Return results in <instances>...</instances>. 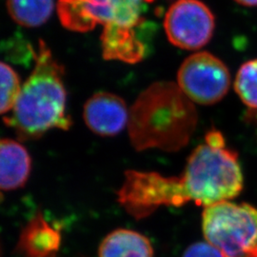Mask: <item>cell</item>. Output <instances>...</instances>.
I'll list each match as a JSON object with an SVG mask.
<instances>
[{
	"mask_svg": "<svg viewBox=\"0 0 257 257\" xmlns=\"http://www.w3.org/2000/svg\"><path fill=\"white\" fill-rule=\"evenodd\" d=\"M243 181L238 155L226 147L222 134L212 128L205 143L189 156L182 175L164 176L151 172L145 179L144 193L148 205L156 211L190 202L206 208L238 196Z\"/></svg>",
	"mask_w": 257,
	"mask_h": 257,
	"instance_id": "1",
	"label": "cell"
},
{
	"mask_svg": "<svg viewBox=\"0 0 257 257\" xmlns=\"http://www.w3.org/2000/svg\"><path fill=\"white\" fill-rule=\"evenodd\" d=\"M197 122L196 108L179 86L157 81L131 107L128 137L138 152L158 149L175 153L188 145Z\"/></svg>",
	"mask_w": 257,
	"mask_h": 257,
	"instance_id": "2",
	"label": "cell"
},
{
	"mask_svg": "<svg viewBox=\"0 0 257 257\" xmlns=\"http://www.w3.org/2000/svg\"><path fill=\"white\" fill-rule=\"evenodd\" d=\"M34 56L33 73L22 85L11 115L4 117L6 125L21 139H37L51 130L68 131L72 126L66 108L63 66L56 61L44 41L39 42Z\"/></svg>",
	"mask_w": 257,
	"mask_h": 257,
	"instance_id": "3",
	"label": "cell"
},
{
	"mask_svg": "<svg viewBox=\"0 0 257 257\" xmlns=\"http://www.w3.org/2000/svg\"><path fill=\"white\" fill-rule=\"evenodd\" d=\"M202 230L223 257H257V209L249 204L225 201L206 207Z\"/></svg>",
	"mask_w": 257,
	"mask_h": 257,
	"instance_id": "4",
	"label": "cell"
},
{
	"mask_svg": "<svg viewBox=\"0 0 257 257\" xmlns=\"http://www.w3.org/2000/svg\"><path fill=\"white\" fill-rule=\"evenodd\" d=\"M57 14L63 27L84 33L98 24L104 28H138L144 0H58Z\"/></svg>",
	"mask_w": 257,
	"mask_h": 257,
	"instance_id": "5",
	"label": "cell"
},
{
	"mask_svg": "<svg viewBox=\"0 0 257 257\" xmlns=\"http://www.w3.org/2000/svg\"><path fill=\"white\" fill-rule=\"evenodd\" d=\"M177 85L192 101L213 105L230 90V71L216 56L199 52L184 60L178 70Z\"/></svg>",
	"mask_w": 257,
	"mask_h": 257,
	"instance_id": "6",
	"label": "cell"
},
{
	"mask_svg": "<svg viewBox=\"0 0 257 257\" xmlns=\"http://www.w3.org/2000/svg\"><path fill=\"white\" fill-rule=\"evenodd\" d=\"M215 27L211 10L200 0H177L166 13L164 29L170 42L183 50L209 43Z\"/></svg>",
	"mask_w": 257,
	"mask_h": 257,
	"instance_id": "7",
	"label": "cell"
},
{
	"mask_svg": "<svg viewBox=\"0 0 257 257\" xmlns=\"http://www.w3.org/2000/svg\"><path fill=\"white\" fill-rule=\"evenodd\" d=\"M87 127L100 137H114L128 124L130 111L120 96L107 92L92 94L83 109Z\"/></svg>",
	"mask_w": 257,
	"mask_h": 257,
	"instance_id": "8",
	"label": "cell"
},
{
	"mask_svg": "<svg viewBox=\"0 0 257 257\" xmlns=\"http://www.w3.org/2000/svg\"><path fill=\"white\" fill-rule=\"evenodd\" d=\"M142 28H104L100 37L103 57L128 64L142 61L149 52Z\"/></svg>",
	"mask_w": 257,
	"mask_h": 257,
	"instance_id": "9",
	"label": "cell"
},
{
	"mask_svg": "<svg viewBox=\"0 0 257 257\" xmlns=\"http://www.w3.org/2000/svg\"><path fill=\"white\" fill-rule=\"evenodd\" d=\"M60 245V232L37 211L21 231L17 250L23 257H55Z\"/></svg>",
	"mask_w": 257,
	"mask_h": 257,
	"instance_id": "10",
	"label": "cell"
},
{
	"mask_svg": "<svg viewBox=\"0 0 257 257\" xmlns=\"http://www.w3.org/2000/svg\"><path fill=\"white\" fill-rule=\"evenodd\" d=\"M32 170V158L27 149L14 139L3 138L0 147V187L15 191L25 186Z\"/></svg>",
	"mask_w": 257,
	"mask_h": 257,
	"instance_id": "11",
	"label": "cell"
},
{
	"mask_svg": "<svg viewBox=\"0 0 257 257\" xmlns=\"http://www.w3.org/2000/svg\"><path fill=\"white\" fill-rule=\"evenodd\" d=\"M98 257H154V248L140 232L118 229L103 239Z\"/></svg>",
	"mask_w": 257,
	"mask_h": 257,
	"instance_id": "12",
	"label": "cell"
},
{
	"mask_svg": "<svg viewBox=\"0 0 257 257\" xmlns=\"http://www.w3.org/2000/svg\"><path fill=\"white\" fill-rule=\"evenodd\" d=\"M11 18L23 27L41 26L50 19L54 0H7Z\"/></svg>",
	"mask_w": 257,
	"mask_h": 257,
	"instance_id": "13",
	"label": "cell"
},
{
	"mask_svg": "<svg viewBox=\"0 0 257 257\" xmlns=\"http://www.w3.org/2000/svg\"><path fill=\"white\" fill-rule=\"evenodd\" d=\"M234 90L248 108L257 110V59L242 65L234 80Z\"/></svg>",
	"mask_w": 257,
	"mask_h": 257,
	"instance_id": "14",
	"label": "cell"
},
{
	"mask_svg": "<svg viewBox=\"0 0 257 257\" xmlns=\"http://www.w3.org/2000/svg\"><path fill=\"white\" fill-rule=\"evenodd\" d=\"M1 98L0 110L1 113L12 111L19 99L22 86L20 85L19 74L15 70L4 62L1 63Z\"/></svg>",
	"mask_w": 257,
	"mask_h": 257,
	"instance_id": "15",
	"label": "cell"
},
{
	"mask_svg": "<svg viewBox=\"0 0 257 257\" xmlns=\"http://www.w3.org/2000/svg\"><path fill=\"white\" fill-rule=\"evenodd\" d=\"M183 257H223L220 251L210 243L196 242L184 251Z\"/></svg>",
	"mask_w": 257,
	"mask_h": 257,
	"instance_id": "16",
	"label": "cell"
},
{
	"mask_svg": "<svg viewBox=\"0 0 257 257\" xmlns=\"http://www.w3.org/2000/svg\"><path fill=\"white\" fill-rule=\"evenodd\" d=\"M240 5L248 7H257V0H234Z\"/></svg>",
	"mask_w": 257,
	"mask_h": 257,
	"instance_id": "17",
	"label": "cell"
}]
</instances>
